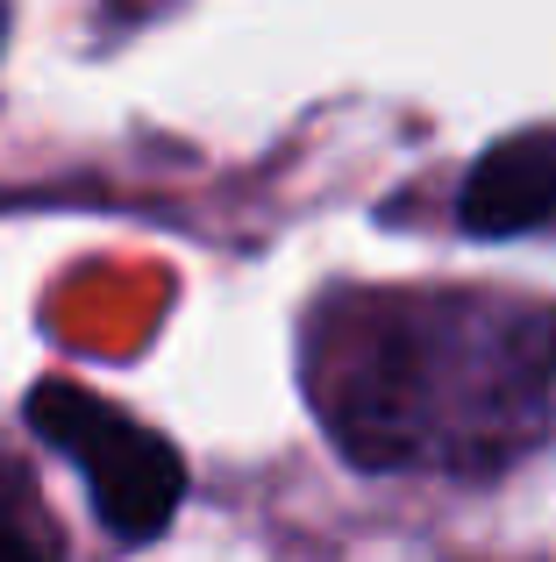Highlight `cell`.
<instances>
[{
  "label": "cell",
  "mask_w": 556,
  "mask_h": 562,
  "mask_svg": "<svg viewBox=\"0 0 556 562\" xmlns=\"http://www.w3.org/2000/svg\"><path fill=\"white\" fill-rule=\"evenodd\" d=\"M457 228L478 243H521V235H556V128H521L500 136L457 192Z\"/></svg>",
  "instance_id": "3"
},
{
  "label": "cell",
  "mask_w": 556,
  "mask_h": 562,
  "mask_svg": "<svg viewBox=\"0 0 556 562\" xmlns=\"http://www.w3.org/2000/svg\"><path fill=\"white\" fill-rule=\"evenodd\" d=\"M314 392L357 470H507L556 435V314L492 292L392 300Z\"/></svg>",
  "instance_id": "1"
},
{
  "label": "cell",
  "mask_w": 556,
  "mask_h": 562,
  "mask_svg": "<svg viewBox=\"0 0 556 562\" xmlns=\"http://www.w3.org/2000/svg\"><path fill=\"white\" fill-rule=\"evenodd\" d=\"M0 43H8V0H0Z\"/></svg>",
  "instance_id": "5"
},
{
  "label": "cell",
  "mask_w": 556,
  "mask_h": 562,
  "mask_svg": "<svg viewBox=\"0 0 556 562\" xmlns=\"http://www.w3.org/2000/svg\"><path fill=\"white\" fill-rule=\"evenodd\" d=\"M29 427L57 456L79 463L86 498H93L100 527L114 541H157L171 527V513L186 498V456L157 427L129 420L86 384H57V378L29 392Z\"/></svg>",
  "instance_id": "2"
},
{
  "label": "cell",
  "mask_w": 556,
  "mask_h": 562,
  "mask_svg": "<svg viewBox=\"0 0 556 562\" xmlns=\"http://www.w3.org/2000/svg\"><path fill=\"white\" fill-rule=\"evenodd\" d=\"M0 562H43V549L29 535H14V527H0Z\"/></svg>",
  "instance_id": "4"
}]
</instances>
